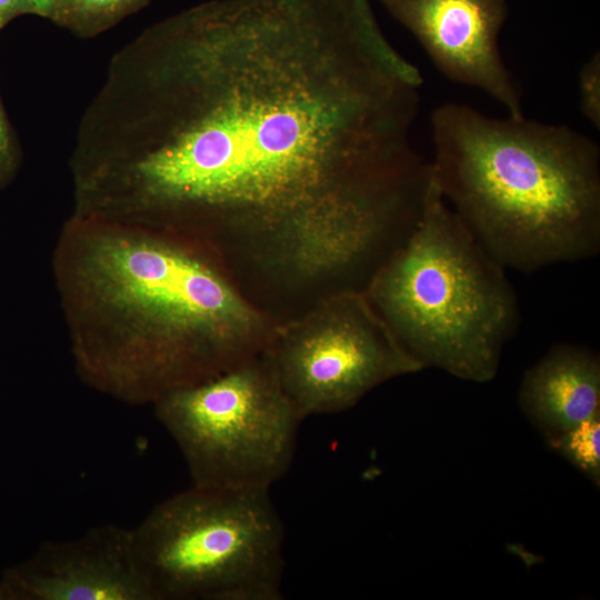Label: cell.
Here are the masks:
<instances>
[{
  "instance_id": "9c48e42d",
  "label": "cell",
  "mask_w": 600,
  "mask_h": 600,
  "mask_svg": "<svg viewBox=\"0 0 600 600\" xmlns=\"http://www.w3.org/2000/svg\"><path fill=\"white\" fill-rule=\"evenodd\" d=\"M1 580L12 600H153L132 552L130 529L112 523L44 542Z\"/></svg>"
},
{
  "instance_id": "6da1fadb",
  "label": "cell",
  "mask_w": 600,
  "mask_h": 600,
  "mask_svg": "<svg viewBox=\"0 0 600 600\" xmlns=\"http://www.w3.org/2000/svg\"><path fill=\"white\" fill-rule=\"evenodd\" d=\"M418 89L349 0H210L119 51L77 150L108 213L283 237L416 173Z\"/></svg>"
},
{
  "instance_id": "7a4b0ae2",
  "label": "cell",
  "mask_w": 600,
  "mask_h": 600,
  "mask_svg": "<svg viewBox=\"0 0 600 600\" xmlns=\"http://www.w3.org/2000/svg\"><path fill=\"white\" fill-rule=\"evenodd\" d=\"M99 236L78 282L122 328L76 356L93 387L128 403H154L256 358L254 311L209 266L138 233Z\"/></svg>"
},
{
  "instance_id": "277c9868",
  "label": "cell",
  "mask_w": 600,
  "mask_h": 600,
  "mask_svg": "<svg viewBox=\"0 0 600 600\" xmlns=\"http://www.w3.org/2000/svg\"><path fill=\"white\" fill-rule=\"evenodd\" d=\"M503 269L448 204L430 167L409 237L377 272L367 297L423 369L488 382L518 320Z\"/></svg>"
},
{
  "instance_id": "8fae6325",
  "label": "cell",
  "mask_w": 600,
  "mask_h": 600,
  "mask_svg": "<svg viewBox=\"0 0 600 600\" xmlns=\"http://www.w3.org/2000/svg\"><path fill=\"white\" fill-rule=\"evenodd\" d=\"M149 0H66L58 24L93 36L139 10Z\"/></svg>"
},
{
  "instance_id": "e0dca14e",
  "label": "cell",
  "mask_w": 600,
  "mask_h": 600,
  "mask_svg": "<svg viewBox=\"0 0 600 600\" xmlns=\"http://www.w3.org/2000/svg\"><path fill=\"white\" fill-rule=\"evenodd\" d=\"M359 19L366 24L376 22L369 0H349Z\"/></svg>"
},
{
  "instance_id": "7c38bea8",
  "label": "cell",
  "mask_w": 600,
  "mask_h": 600,
  "mask_svg": "<svg viewBox=\"0 0 600 600\" xmlns=\"http://www.w3.org/2000/svg\"><path fill=\"white\" fill-rule=\"evenodd\" d=\"M559 456L581 471L594 486H600V414L563 433L546 440Z\"/></svg>"
},
{
  "instance_id": "ba28073f",
  "label": "cell",
  "mask_w": 600,
  "mask_h": 600,
  "mask_svg": "<svg viewBox=\"0 0 600 600\" xmlns=\"http://www.w3.org/2000/svg\"><path fill=\"white\" fill-rule=\"evenodd\" d=\"M378 1L414 36L443 76L483 91L509 116H523L521 92L498 44L507 0Z\"/></svg>"
},
{
  "instance_id": "5b68a950",
  "label": "cell",
  "mask_w": 600,
  "mask_h": 600,
  "mask_svg": "<svg viewBox=\"0 0 600 600\" xmlns=\"http://www.w3.org/2000/svg\"><path fill=\"white\" fill-rule=\"evenodd\" d=\"M153 600H280L284 528L268 489L191 486L130 529Z\"/></svg>"
},
{
  "instance_id": "52a82bcc",
  "label": "cell",
  "mask_w": 600,
  "mask_h": 600,
  "mask_svg": "<svg viewBox=\"0 0 600 600\" xmlns=\"http://www.w3.org/2000/svg\"><path fill=\"white\" fill-rule=\"evenodd\" d=\"M264 354L302 419L347 410L381 383L423 369L354 292L289 329Z\"/></svg>"
},
{
  "instance_id": "8992f818",
  "label": "cell",
  "mask_w": 600,
  "mask_h": 600,
  "mask_svg": "<svg viewBox=\"0 0 600 600\" xmlns=\"http://www.w3.org/2000/svg\"><path fill=\"white\" fill-rule=\"evenodd\" d=\"M192 484L268 489L289 470L303 420L266 357L176 389L153 403Z\"/></svg>"
},
{
  "instance_id": "2e32d148",
  "label": "cell",
  "mask_w": 600,
  "mask_h": 600,
  "mask_svg": "<svg viewBox=\"0 0 600 600\" xmlns=\"http://www.w3.org/2000/svg\"><path fill=\"white\" fill-rule=\"evenodd\" d=\"M29 13L32 10L26 0H0V30L16 17Z\"/></svg>"
},
{
  "instance_id": "ac0fdd59",
  "label": "cell",
  "mask_w": 600,
  "mask_h": 600,
  "mask_svg": "<svg viewBox=\"0 0 600 600\" xmlns=\"http://www.w3.org/2000/svg\"><path fill=\"white\" fill-rule=\"evenodd\" d=\"M0 600H12L10 591L2 582V580H0Z\"/></svg>"
},
{
  "instance_id": "3957f363",
  "label": "cell",
  "mask_w": 600,
  "mask_h": 600,
  "mask_svg": "<svg viewBox=\"0 0 600 600\" xmlns=\"http://www.w3.org/2000/svg\"><path fill=\"white\" fill-rule=\"evenodd\" d=\"M431 129L443 198L503 268L530 272L598 252L600 150L589 137L460 103L438 107Z\"/></svg>"
},
{
  "instance_id": "9a60e30c",
  "label": "cell",
  "mask_w": 600,
  "mask_h": 600,
  "mask_svg": "<svg viewBox=\"0 0 600 600\" xmlns=\"http://www.w3.org/2000/svg\"><path fill=\"white\" fill-rule=\"evenodd\" d=\"M32 10V14H37L53 22H58L66 0H26Z\"/></svg>"
},
{
  "instance_id": "30bf717a",
  "label": "cell",
  "mask_w": 600,
  "mask_h": 600,
  "mask_svg": "<svg viewBox=\"0 0 600 600\" xmlns=\"http://www.w3.org/2000/svg\"><path fill=\"white\" fill-rule=\"evenodd\" d=\"M519 404L546 440L600 414V360L591 349L558 343L523 374Z\"/></svg>"
},
{
  "instance_id": "4fadbf2b",
  "label": "cell",
  "mask_w": 600,
  "mask_h": 600,
  "mask_svg": "<svg viewBox=\"0 0 600 600\" xmlns=\"http://www.w3.org/2000/svg\"><path fill=\"white\" fill-rule=\"evenodd\" d=\"M580 109L584 117L600 128V56L594 53L579 72Z\"/></svg>"
},
{
  "instance_id": "5bb4252c",
  "label": "cell",
  "mask_w": 600,
  "mask_h": 600,
  "mask_svg": "<svg viewBox=\"0 0 600 600\" xmlns=\"http://www.w3.org/2000/svg\"><path fill=\"white\" fill-rule=\"evenodd\" d=\"M14 156L11 129L0 103V182L11 171L14 163Z\"/></svg>"
}]
</instances>
